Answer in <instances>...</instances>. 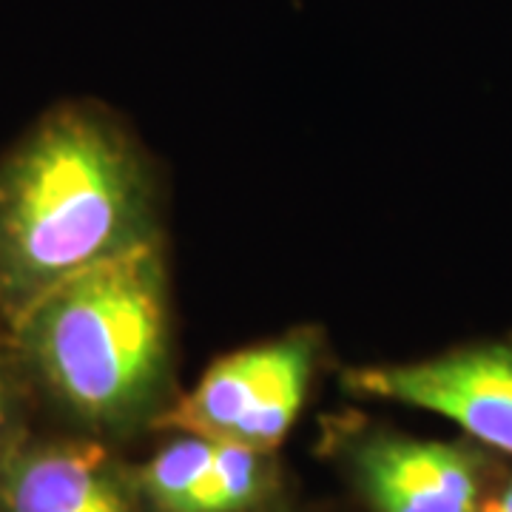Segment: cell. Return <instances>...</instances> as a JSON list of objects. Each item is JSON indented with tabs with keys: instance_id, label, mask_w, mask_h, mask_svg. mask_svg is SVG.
<instances>
[{
	"instance_id": "1",
	"label": "cell",
	"mask_w": 512,
	"mask_h": 512,
	"mask_svg": "<svg viewBox=\"0 0 512 512\" xmlns=\"http://www.w3.org/2000/svg\"><path fill=\"white\" fill-rule=\"evenodd\" d=\"M151 239V194L106 117L63 106L0 160V322L63 279Z\"/></svg>"
},
{
	"instance_id": "2",
	"label": "cell",
	"mask_w": 512,
	"mask_h": 512,
	"mask_svg": "<svg viewBox=\"0 0 512 512\" xmlns=\"http://www.w3.org/2000/svg\"><path fill=\"white\" fill-rule=\"evenodd\" d=\"M23 362L92 424L146 410L165 376V282L154 242L63 279L9 325Z\"/></svg>"
},
{
	"instance_id": "3",
	"label": "cell",
	"mask_w": 512,
	"mask_h": 512,
	"mask_svg": "<svg viewBox=\"0 0 512 512\" xmlns=\"http://www.w3.org/2000/svg\"><path fill=\"white\" fill-rule=\"evenodd\" d=\"M313 342L296 333L220 359L160 424L205 439L274 450L305 402Z\"/></svg>"
},
{
	"instance_id": "4",
	"label": "cell",
	"mask_w": 512,
	"mask_h": 512,
	"mask_svg": "<svg viewBox=\"0 0 512 512\" xmlns=\"http://www.w3.org/2000/svg\"><path fill=\"white\" fill-rule=\"evenodd\" d=\"M353 393L413 404L456 421L481 444L512 453V348L478 345L413 365L362 367Z\"/></svg>"
},
{
	"instance_id": "5",
	"label": "cell",
	"mask_w": 512,
	"mask_h": 512,
	"mask_svg": "<svg viewBox=\"0 0 512 512\" xmlns=\"http://www.w3.org/2000/svg\"><path fill=\"white\" fill-rule=\"evenodd\" d=\"M376 512H478V458L453 444L376 439L356 458Z\"/></svg>"
},
{
	"instance_id": "6",
	"label": "cell",
	"mask_w": 512,
	"mask_h": 512,
	"mask_svg": "<svg viewBox=\"0 0 512 512\" xmlns=\"http://www.w3.org/2000/svg\"><path fill=\"white\" fill-rule=\"evenodd\" d=\"M0 512H137L92 441L23 450L0 473Z\"/></svg>"
},
{
	"instance_id": "7",
	"label": "cell",
	"mask_w": 512,
	"mask_h": 512,
	"mask_svg": "<svg viewBox=\"0 0 512 512\" xmlns=\"http://www.w3.org/2000/svg\"><path fill=\"white\" fill-rule=\"evenodd\" d=\"M214 441V458L183 512H239L259 495L262 453L239 441Z\"/></svg>"
},
{
	"instance_id": "8",
	"label": "cell",
	"mask_w": 512,
	"mask_h": 512,
	"mask_svg": "<svg viewBox=\"0 0 512 512\" xmlns=\"http://www.w3.org/2000/svg\"><path fill=\"white\" fill-rule=\"evenodd\" d=\"M217 441L185 433L183 439L171 441L165 450L148 461L140 473L143 493L154 501V507L163 512H183L191 493L197 490L200 478L205 476Z\"/></svg>"
},
{
	"instance_id": "9",
	"label": "cell",
	"mask_w": 512,
	"mask_h": 512,
	"mask_svg": "<svg viewBox=\"0 0 512 512\" xmlns=\"http://www.w3.org/2000/svg\"><path fill=\"white\" fill-rule=\"evenodd\" d=\"M9 424H12V379H9V367L0 356V453L9 436Z\"/></svg>"
},
{
	"instance_id": "10",
	"label": "cell",
	"mask_w": 512,
	"mask_h": 512,
	"mask_svg": "<svg viewBox=\"0 0 512 512\" xmlns=\"http://www.w3.org/2000/svg\"><path fill=\"white\" fill-rule=\"evenodd\" d=\"M478 512H512V481L495 495H490L487 501H481Z\"/></svg>"
}]
</instances>
